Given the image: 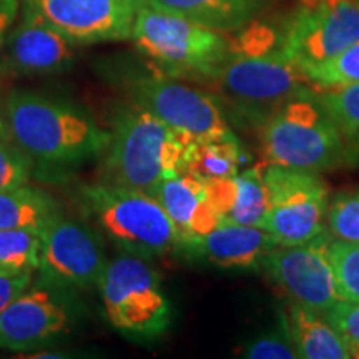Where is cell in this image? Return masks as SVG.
I'll return each mask as SVG.
<instances>
[{
    "instance_id": "6da1fadb",
    "label": "cell",
    "mask_w": 359,
    "mask_h": 359,
    "mask_svg": "<svg viewBox=\"0 0 359 359\" xmlns=\"http://www.w3.org/2000/svg\"><path fill=\"white\" fill-rule=\"evenodd\" d=\"M6 118L17 147L52 167L82 165L105 154L110 130L75 103L37 92H13Z\"/></svg>"
},
{
    "instance_id": "7a4b0ae2",
    "label": "cell",
    "mask_w": 359,
    "mask_h": 359,
    "mask_svg": "<svg viewBox=\"0 0 359 359\" xmlns=\"http://www.w3.org/2000/svg\"><path fill=\"white\" fill-rule=\"evenodd\" d=\"M195 140L140 105L115 115L105 150V183L154 196L165 180L187 172Z\"/></svg>"
},
{
    "instance_id": "3957f363",
    "label": "cell",
    "mask_w": 359,
    "mask_h": 359,
    "mask_svg": "<svg viewBox=\"0 0 359 359\" xmlns=\"http://www.w3.org/2000/svg\"><path fill=\"white\" fill-rule=\"evenodd\" d=\"M215 80L240 110L266 116L313 92L304 72L283 50L281 35L264 27L248 29L230 40V55Z\"/></svg>"
},
{
    "instance_id": "277c9868",
    "label": "cell",
    "mask_w": 359,
    "mask_h": 359,
    "mask_svg": "<svg viewBox=\"0 0 359 359\" xmlns=\"http://www.w3.org/2000/svg\"><path fill=\"white\" fill-rule=\"evenodd\" d=\"M259 137L268 165L314 173L348 167L338 130L314 90L269 114Z\"/></svg>"
},
{
    "instance_id": "5b68a950",
    "label": "cell",
    "mask_w": 359,
    "mask_h": 359,
    "mask_svg": "<svg viewBox=\"0 0 359 359\" xmlns=\"http://www.w3.org/2000/svg\"><path fill=\"white\" fill-rule=\"evenodd\" d=\"M132 39L137 48L168 75L217 79L228 55L230 40L147 2L137 13Z\"/></svg>"
},
{
    "instance_id": "8992f818",
    "label": "cell",
    "mask_w": 359,
    "mask_h": 359,
    "mask_svg": "<svg viewBox=\"0 0 359 359\" xmlns=\"http://www.w3.org/2000/svg\"><path fill=\"white\" fill-rule=\"evenodd\" d=\"M82 196L93 222L123 253L154 258L182 248L177 226L155 196L110 183L83 188Z\"/></svg>"
},
{
    "instance_id": "52a82bcc",
    "label": "cell",
    "mask_w": 359,
    "mask_h": 359,
    "mask_svg": "<svg viewBox=\"0 0 359 359\" xmlns=\"http://www.w3.org/2000/svg\"><path fill=\"white\" fill-rule=\"evenodd\" d=\"M98 291L107 320L120 333L148 339L167 331L172 309L158 273L145 258L125 253L111 259Z\"/></svg>"
},
{
    "instance_id": "ba28073f",
    "label": "cell",
    "mask_w": 359,
    "mask_h": 359,
    "mask_svg": "<svg viewBox=\"0 0 359 359\" xmlns=\"http://www.w3.org/2000/svg\"><path fill=\"white\" fill-rule=\"evenodd\" d=\"M269 208L263 230L278 245H302L327 233L330 188L320 173L263 163Z\"/></svg>"
},
{
    "instance_id": "9c48e42d",
    "label": "cell",
    "mask_w": 359,
    "mask_h": 359,
    "mask_svg": "<svg viewBox=\"0 0 359 359\" xmlns=\"http://www.w3.org/2000/svg\"><path fill=\"white\" fill-rule=\"evenodd\" d=\"M358 40L359 0H299L281 34V47L304 72Z\"/></svg>"
},
{
    "instance_id": "30bf717a",
    "label": "cell",
    "mask_w": 359,
    "mask_h": 359,
    "mask_svg": "<svg viewBox=\"0 0 359 359\" xmlns=\"http://www.w3.org/2000/svg\"><path fill=\"white\" fill-rule=\"evenodd\" d=\"M330 233H325L308 243L278 245L262 263L269 281L291 303L321 314L343 299L330 257Z\"/></svg>"
},
{
    "instance_id": "8fae6325",
    "label": "cell",
    "mask_w": 359,
    "mask_h": 359,
    "mask_svg": "<svg viewBox=\"0 0 359 359\" xmlns=\"http://www.w3.org/2000/svg\"><path fill=\"white\" fill-rule=\"evenodd\" d=\"M133 103L170 128L195 142L236 138L212 95L165 77H147L132 85Z\"/></svg>"
},
{
    "instance_id": "7c38bea8",
    "label": "cell",
    "mask_w": 359,
    "mask_h": 359,
    "mask_svg": "<svg viewBox=\"0 0 359 359\" xmlns=\"http://www.w3.org/2000/svg\"><path fill=\"white\" fill-rule=\"evenodd\" d=\"M40 266L42 280L60 288H98L109 259L100 235L85 223L57 217L43 228Z\"/></svg>"
},
{
    "instance_id": "4fadbf2b",
    "label": "cell",
    "mask_w": 359,
    "mask_h": 359,
    "mask_svg": "<svg viewBox=\"0 0 359 359\" xmlns=\"http://www.w3.org/2000/svg\"><path fill=\"white\" fill-rule=\"evenodd\" d=\"M42 281L25 288L0 313V349L30 351L70 330L72 311L64 288Z\"/></svg>"
},
{
    "instance_id": "5bb4252c",
    "label": "cell",
    "mask_w": 359,
    "mask_h": 359,
    "mask_svg": "<svg viewBox=\"0 0 359 359\" xmlns=\"http://www.w3.org/2000/svg\"><path fill=\"white\" fill-rule=\"evenodd\" d=\"M45 19L75 45L132 39L135 19L148 0H34Z\"/></svg>"
},
{
    "instance_id": "9a60e30c",
    "label": "cell",
    "mask_w": 359,
    "mask_h": 359,
    "mask_svg": "<svg viewBox=\"0 0 359 359\" xmlns=\"http://www.w3.org/2000/svg\"><path fill=\"white\" fill-rule=\"evenodd\" d=\"M75 43L45 19L34 0H22L20 12L4 45V62L19 75H50L65 70Z\"/></svg>"
},
{
    "instance_id": "2e32d148",
    "label": "cell",
    "mask_w": 359,
    "mask_h": 359,
    "mask_svg": "<svg viewBox=\"0 0 359 359\" xmlns=\"http://www.w3.org/2000/svg\"><path fill=\"white\" fill-rule=\"evenodd\" d=\"M278 241L258 226L223 222L208 235L187 241L182 248L228 269L259 268Z\"/></svg>"
},
{
    "instance_id": "e0dca14e",
    "label": "cell",
    "mask_w": 359,
    "mask_h": 359,
    "mask_svg": "<svg viewBox=\"0 0 359 359\" xmlns=\"http://www.w3.org/2000/svg\"><path fill=\"white\" fill-rule=\"evenodd\" d=\"M154 196L177 226L182 245L208 235L223 223L210 203L203 180L188 172L165 180Z\"/></svg>"
},
{
    "instance_id": "ac0fdd59",
    "label": "cell",
    "mask_w": 359,
    "mask_h": 359,
    "mask_svg": "<svg viewBox=\"0 0 359 359\" xmlns=\"http://www.w3.org/2000/svg\"><path fill=\"white\" fill-rule=\"evenodd\" d=\"M210 203L223 222L263 228L269 208L263 165L251 167L231 178L205 182Z\"/></svg>"
},
{
    "instance_id": "d6986e66",
    "label": "cell",
    "mask_w": 359,
    "mask_h": 359,
    "mask_svg": "<svg viewBox=\"0 0 359 359\" xmlns=\"http://www.w3.org/2000/svg\"><path fill=\"white\" fill-rule=\"evenodd\" d=\"M151 6L178 13L206 29L226 34L245 29L269 0H148Z\"/></svg>"
},
{
    "instance_id": "ffe728a7",
    "label": "cell",
    "mask_w": 359,
    "mask_h": 359,
    "mask_svg": "<svg viewBox=\"0 0 359 359\" xmlns=\"http://www.w3.org/2000/svg\"><path fill=\"white\" fill-rule=\"evenodd\" d=\"M288 326L296 351L304 359H349V343L334 330L321 313L291 303Z\"/></svg>"
},
{
    "instance_id": "44dd1931",
    "label": "cell",
    "mask_w": 359,
    "mask_h": 359,
    "mask_svg": "<svg viewBox=\"0 0 359 359\" xmlns=\"http://www.w3.org/2000/svg\"><path fill=\"white\" fill-rule=\"evenodd\" d=\"M60 217V206L47 191L34 187H17L0 191V230H42Z\"/></svg>"
},
{
    "instance_id": "7402d4cb",
    "label": "cell",
    "mask_w": 359,
    "mask_h": 359,
    "mask_svg": "<svg viewBox=\"0 0 359 359\" xmlns=\"http://www.w3.org/2000/svg\"><path fill=\"white\" fill-rule=\"evenodd\" d=\"M314 95L338 130L348 167H359V83L320 88Z\"/></svg>"
},
{
    "instance_id": "603a6c76",
    "label": "cell",
    "mask_w": 359,
    "mask_h": 359,
    "mask_svg": "<svg viewBox=\"0 0 359 359\" xmlns=\"http://www.w3.org/2000/svg\"><path fill=\"white\" fill-rule=\"evenodd\" d=\"M241 148L236 138L196 142L193 147L187 172L203 182L231 178L240 173Z\"/></svg>"
},
{
    "instance_id": "cb8c5ba5",
    "label": "cell",
    "mask_w": 359,
    "mask_h": 359,
    "mask_svg": "<svg viewBox=\"0 0 359 359\" xmlns=\"http://www.w3.org/2000/svg\"><path fill=\"white\" fill-rule=\"evenodd\" d=\"M42 235L37 230H0V271L34 275L40 266Z\"/></svg>"
},
{
    "instance_id": "d4e9b609",
    "label": "cell",
    "mask_w": 359,
    "mask_h": 359,
    "mask_svg": "<svg viewBox=\"0 0 359 359\" xmlns=\"http://www.w3.org/2000/svg\"><path fill=\"white\" fill-rule=\"evenodd\" d=\"M304 75L318 88L359 83V40L325 64L304 70Z\"/></svg>"
},
{
    "instance_id": "484cf974",
    "label": "cell",
    "mask_w": 359,
    "mask_h": 359,
    "mask_svg": "<svg viewBox=\"0 0 359 359\" xmlns=\"http://www.w3.org/2000/svg\"><path fill=\"white\" fill-rule=\"evenodd\" d=\"M326 230L331 238L359 241V188L339 191L327 205Z\"/></svg>"
},
{
    "instance_id": "4316f807",
    "label": "cell",
    "mask_w": 359,
    "mask_h": 359,
    "mask_svg": "<svg viewBox=\"0 0 359 359\" xmlns=\"http://www.w3.org/2000/svg\"><path fill=\"white\" fill-rule=\"evenodd\" d=\"M330 257L341 298L359 303V241L354 243L331 238Z\"/></svg>"
},
{
    "instance_id": "83f0119b",
    "label": "cell",
    "mask_w": 359,
    "mask_h": 359,
    "mask_svg": "<svg viewBox=\"0 0 359 359\" xmlns=\"http://www.w3.org/2000/svg\"><path fill=\"white\" fill-rule=\"evenodd\" d=\"M243 358L250 359H296L299 358L296 351L294 341L286 316H281L280 327L268 331L257 339H253L241 353Z\"/></svg>"
},
{
    "instance_id": "f1b7e54d",
    "label": "cell",
    "mask_w": 359,
    "mask_h": 359,
    "mask_svg": "<svg viewBox=\"0 0 359 359\" xmlns=\"http://www.w3.org/2000/svg\"><path fill=\"white\" fill-rule=\"evenodd\" d=\"M32 173V158L6 142H0V191L27 185Z\"/></svg>"
},
{
    "instance_id": "f546056e",
    "label": "cell",
    "mask_w": 359,
    "mask_h": 359,
    "mask_svg": "<svg viewBox=\"0 0 359 359\" xmlns=\"http://www.w3.org/2000/svg\"><path fill=\"white\" fill-rule=\"evenodd\" d=\"M323 316L349 344H359V303L341 299Z\"/></svg>"
},
{
    "instance_id": "4dcf8cb0",
    "label": "cell",
    "mask_w": 359,
    "mask_h": 359,
    "mask_svg": "<svg viewBox=\"0 0 359 359\" xmlns=\"http://www.w3.org/2000/svg\"><path fill=\"white\" fill-rule=\"evenodd\" d=\"M34 275H8L0 271V313L25 288L32 285Z\"/></svg>"
},
{
    "instance_id": "1f68e13d",
    "label": "cell",
    "mask_w": 359,
    "mask_h": 359,
    "mask_svg": "<svg viewBox=\"0 0 359 359\" xmlns=\"http://www.w3.org/2000/svg\"><path fill=\"white\" fill-rule=\"evenodd\" d=\"M22 0H0V53L20 12Z\"/></svg>"
},
{
    "instance_id": "d6a6232c",
    "label": "cell",
    "mask_w": 359,
    "mask_h": 359,
    "mask_svg": "<svg viewBox=\"0 0 359 359\" xmlns=\"http://www.w3.org/2000/svg\"><path fill=\"white\" fill-rule=\"evenodd\" d=\"M349 349H351V358L359 359V344H349Z\"/></svg>"
}]
</instances>
